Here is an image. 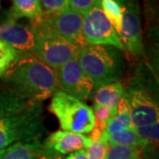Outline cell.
<instances>
[{
  "instance_id": "16",
  "label": "cell",
  "mask_w": 159,
  "mask_h": 159,
  "mask_svg": "<svg viewBox=\"0 0 159 159\" xmlns=\"http://www.w3.org/2000/svg\"><path fill=\"white\" fill-rule=\"evenodd\" d=\"M133 127L131 123L130 117V107L125 97L123 95L121 99L119 100L117 106V113L109 123L108 126L105 131L106 135H111L119 131Z\"/></svg>"
},
{
  "instance_id": "21",
  "label": "cell",
  "mask_w": 159,
  "mask_h": 159,
  "mask_svg": "<svg viewBox=\"0 0 159 159\" xmlns=\"http://www.w3.org/2000/svg\"><path fill=\"white\" fill-rule=\"evenodd\" d=\"M43 17L50 19L69 9L68 0H39Z\"/></svg>"
},
{
  "instance_id": "23",
  "label": "cell",
  "mask_w": 159,
  "mask_h": 159,
  "mask_svg": "<svg viewBox=\"0 0 159 159\" xmlns=\"http://www.w3.org/2000/svg\"><path fill=\"white\" fill-rule=\"evenodd\" d=\"M101 0H68L69 9L79 12L83 16L94 7L100 6Z\"/></svg>"
},
{
  "instance_id": "20",
  "label": "cell",
  "mask_w": 159,
  "mask_h": 159,
  "mask_svg": "<svg viewBox=\"0 0 159 159\" xmlns=\"http://www.w3.org/2000/svg\"><path fill=\"white\" fill-rule=\"evenodd\" d=\"M17 57V51L0 39V77L6 75Z\"/></svg>"
},
{
  "instance_id": "22",
  "label": "cell",
  "mask_w": 159,
  "mask_h": 159,
  "mask_svg": "<svg viewBox=\"0 0 159 159\" xmlns=\"http://www.w3.org/2000/svg\"><path fill=\"white\" fill-rule=\"evenodd\" d=\"M107 148H108V142L104 135V138L102 140L92 142L89 147L85 149L88 159H105Z\"/></svg>"
},
{
  "instance_id": "8",
  "label": "cell",
  "mask_w": 159,
  "mask_h": 159,
  "mask_svg": "<svg viewBox=\"0 0 159 159\" xmlns=\"http://www.w3.org/2000/svg\"><path fill=\"white\" fill-rule=\"evenodd\" d=\"M122 11V25L118 33L124 47L133 55H139L143 51L142 19L139 0H117Z\"/></svg>"
},
{
  "instance_id": "15",
  "label": "cell",
  "mask_w": 159,
  "mask_h": 159,
  "mask_svg": "<svg viewBox=\"0 0 159 159\" xmlns=\"http://www.w3.org/2000/svg\"><path fill=\"white\" fill-rule=\"evenodd\" d=\"M42 147L39 141L16 142L6 148L0 159H36Z\"/></svg>"
},
{
  "instance_id": "4",
  "label": "cell",
  "mask_w": 159,
  "mask_h": 159,
  "mask_svg": "<svg viewBox=\"0 0 159 159\" xmlns=\"http://www.w3.org/2000/svg\"><path fill=\"white\" fill-rule=\"evenodd\" d=\"M30 23L39 33L38 43L33 55L40 61L56 70L70 60L78 57L81 47L54 33L49 29L43 16L30 20Z\"/></svg>"
},
{
  "instance_id": "13",
  "label": "cell",
  "mask_w": 159,
  "mask_h": 159,
  "mask_svg": "<svg viewBox=\"0 0 159 159\" xmlns=\"http://www.w3.org/2000/svg\"><path fill=\"white\" fill-rule=\"evenodd\" d=\"M125 93V88L121 81H115L102 86L95 90V104L117 109L118 103Z\"/></svg>"
},
{
  "instance_id": "3",
  "label": "cell",
  "mask_w": 159,
  "mask_h": 159,
  "mask_svg": "<svg viewBox=\"0 0 159 159\" xmlns=\"http://www.w3.org/2000/svg\"><path fill=\"white\" fill-rule=\"evenodd\" d=\"M77 60L83 72L93 81L95 90L118 81L123 74L124 60L121 51L112 46H83Z\"/></svg>"
},
{
  "instance_id": "7",
  "label": "cell",
  "mask_w": 159,
  "mask_h": 159,
  "mask_svg": "<svg viewBox=\"0 0 159 159\" xmlns=\"http://www.w3.org/2000/svg\"><path fill=\"white\" fill-rule=\"evenodd\" d=\"M82 32L87 45L112 46L125 51L116 30L100 6L94 7L83 16Z\"/></svg>"
},
{
  "instance_id": "17",
  "label": "cell",
  "mask_w": 159,
  "mask_h": 159,
  "mask_svg": "<svg viewBox=\"0 0 159 159\" xmlns=\"http://www.w3.org/2000/svg\"><path fill=\"white\" fill-rule=\"evenodd\" d=\"M142 151L138 147L116 145L108 142L105 159H142Z\"/></svg>"
},
{
  "instance_id": "18",
  "label": "cell",
  "mask_w": 159,
  "mask_h": 159,
  "mask_svg": "<svg viewBox=\"0 0 159 159\" xmlns=\"http://www.w3.org/2000/svg\"><path fill=\"white\" fill-rule=\"evenodd\" d=\"M100 6L105 16L113 26L117 34L121 29L122 25V11L117 0H101Z\"/></svg>"
},
{
  "instance_id": "10",
  "label": "cell",
  "mask_w": 159,
  "mask_h": 159,
  "mask_svg": "<svg viewBox=\"0 0 159 159\" xmlns=\"http://www.w3.org/2000/svg\"><path fill=\"white\" fill-rule=\"evenodd\" d=\"M55 71L59 90L83 102L95 92L93 81L83 72L77 58L70 60Z\"/></svg>"
},
{
  "instance_id": "26",
  "label": "cell",
  "mask_w": 159,
  "mask_h": 159,
  "mask_svg": "<svg viewBox=\"0 0 159 159\" xmlns=\"http://www.w3.org/2000/svg\"><path fill=\"white\" fill-rule=\"evenodd\" d=\"M147 1H148V0H147Z\"/></svg>"
},
{
  "instance_id": "6",
  "label": "cell",
  "mask_w": 159,
  "mask_h": 159,
  "mask_svg": "<svg viewBox=\"0 0 159 159\" xmlns=\"http://www.w3.org/2000/svg\"><path fill=\"white\" fill-rule=\"evenodd\" d=\"M129 107L132 126L150 125L159 118L158 101L141 81H134L124 93Z\"/></svg>"
},
{
  "instance_id": "1",
  "label": "cell",
  "mask_w": 159,
  "mask_h": 159,
  "mask_svg": "<svg viewBox=\"0 0 159 159\" xmlns=\"http://www.w3.org/2000/svg\"><path fill=\"white\" fill-rule=\"evenodd\" d=\"M44 132L41 102L0 93V157L16 142L39 141Z\"/></svg>"
},
{
  "instance_id": "12",
  "label": "cell",
  "mask_w": 159,
  "mask_h": 159,
  "mask_svg": "<svg viewBox=\"0 0 159 159\" xmlns=\"http://www.w3.org/2000/svg\"><path fill=\"white\" fill-rule=\"evenodd\" d=\"M91 143L89 136L63 130L49 135L43 146L60 155H65L87 149Z\"/></svg>"
},
{
  "instance_id": "14",
  "label": "cell",
  "mask_w": 159,
  "mask_h": 159,
  "mask_svg": "<svg viewBox=\"0 0 159 159\" xmlns=\"http://www.w3.org/2000/svg\"><path fill=\"white\" fill-rule=\"evenodd\" d=\"M7 15L16 20L21 18L34 20L43 16V9L39 0H12Z\"/></svg>"
},
{
  "instance_id": "19",
  "label": "cell",
  "mask_w": 159,
  "mask_h": 159,
  "mask_svg": "<svg viewBox=\"0 0 159 159\" xmlns=\"http://www.w3.org/2000/svg\"><path fill=\"white\" fill-rule=\"evenodd\" d=\"M105 135V138L109 143L122 145V146H129V147H138L140 145L139 139L137 137L136 133L134 127H128L119 131L111 135Z\"/></svg>"
},
{
  "instance_id": "2",
  "label": "cell",
  "mask_w": 159,
  "mask_h": 159,
  "mask_svg": "<svg viewBox=\"0 0 159 159\" xmlns=\"http://www.w3.org/2000/svg\"><path fill=\"white\" fill-rule=\"evenodd\" d=\"M5 78L8 90L26 100L42 102L59 90L55 71L32 54L18 56Z\"/></svg>"
},
{
  "instance_id": "5",
  "label": "cell",
  "mask_w": 159,
  "mask_h": 159,
  "mask_svg": "<svg viewBox=\"0 0 159 159\" xmlns=\"http://www.w3.org/2000/svg\"><path fill=\"white\" fill-rule=\"evenodd\" d=\"M49 110L57 117L64 131L83 134H89L95 126L92 108L61 90L52 96Z\"/></svg>"
},
{
  "instance_id": "9",
  "label": "cell",
  "mask_w": 159,
  "mask_h": 159,
  "mask_svg": "<svg viewBox=\"0 0 159 159\" xmlns=\"http://www.w3.org/2000/svg\"><path fill=\"white\" fill-rule=\"evenodd\" d=\"M0 39L17 51L18 56L34 54L39 33L31 23L24 24L6 15L0 19Z\"/></svg>"
},
{
  "instance_id": "11",
  "label": "cell",
  "mask_w": 159,
  "mask_h": 159,
  "mask_svg": "<svg viewBox=\"0 0 159 159\" xmlns=\"http://www.w3.org/2000/svg\"><path fill=\"white\" fill-rule=\"evenodd\" d=\"M45 20L49 29L68 42L80 47L87 45L82 32L83 15L68 9Z\"/></svg>"
},
{
  "instance_id": "25",
  "label": "cell",
  "mask_w": 159,
  "mask_h": 159,
  "mask_svg": "<svg viewBox=\"0 0 159 159\" xmlns=\"http://www.w3.org/2000/svg\"><path fill=\"white\" fill-rule=\"evenodd\" d=\"M66 159H88L85 149L71 153Z\"/></svg>"
},
{
  "instance_id": "24",
  "label": "cell",
  "mask_w": 159,
  "mask_h": 159,
  "mask_svg": "<svg viewBox=\"0 0 159 159\" xmlns=\"http://www.w3.org/2000/svg\"><path fill=\"white\" fill-rule=\"evenodd\" d=\"M36 159H64L62 155L57 153L50 148H44L43 146L42 147L39 153L37 155Z\"/></svg>"
}]
</instances>
